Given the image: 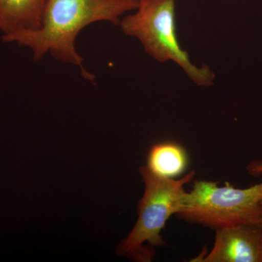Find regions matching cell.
<instances>
[{"mask_svg": "<svg viewBox=\"0 0 262 262\" xmlns=\"http://www.w3.org/2000/svg\"><path fill=\"white\" fill-rule=\"evenodd\" d=\"M187 162L184 148L175 143L162 142L150 148L146 166L159 177L176 179L186 170Z\"/></svg>", "mask_w": 262, "mask_h": 262, "instance_id": "obj_7", "label": "cell"}, {"mask_svg": "<svg viewBox=\"0 0 262 262\" xmlns=\"http://www.w3.org/2000/svg\"><path fill=\"white\" fill-rule=\"evenodd\" d=\"M203 262H262V226L244 225L215 230L214 244Z\"/></svg>", "mask_w": 262, "mask_h": 262, "instance_id": "obj_5", "label": "cell"}, {"mask_svg": "<svg viewBox=\"0 0 262 262\" xmlns=\"http://www.w3.org/2000/svg\"><path fill=\"white\" fill-rule=\"evenodd\" d=\"M247 169L248 173L253 177H260L262 175V161L261 160H256L248 165Z\"/></svg>", "mask_w": 262, "mask_h": 262, "instance_id": "obj_8", "label": "cell"}, {"mask_svg": "<svg viewBox=\"0 0 262 262\" xmlns=\"http://www.w3.org/2000/svg\"><path fill=\"white\" fill-rule=\"evenodd\" d=\"M262 226V225H261Z\"/></svg>", "mask_w": 262, "mask_h": 262, "instance_id": "obj_10", "label": "cell"}, {"mask_svg": "<svg viewBox=\"0 0 262 262\" xmlns=\"http://www.w3.org/2000/svg\"><path fill=\"white\" fill-rule=\"evenodd\" d=\"M136 10L120 21L122 32L137 38L156 61L177 63L194 83L201 86L213 84L215 75L210 67L193 64L187 52L179 46L175 0H139Z\"/></svg>", "mask_w": 262, "mask_h": 262, "instance_id": "obj_4", "label": "cell"}, {"mask_svg": "<svg viewBox=\"0 0 262 262\" xmlns=\"http://www.w3.org/2000/svg\"><path fill=\"white\" fill-rule=\"evenodd\" d=\"M261 203H262V201H261Z\"/></svg>", "mask_w": 262, "mask_h": 262, "instance_id": "obj_9", "label": "cell"}, {"mask_svg": "<svg viewBox=\"0 0 262 262\" xmlns=\"http://www.w3.org/2000/svg\"><path fill=\"white\" fill-rule=\"evenodd\" d=\"M46 0H0L2 36L40 27Z\"/></svg>", "mask_w": 262, "mask_h": 262, "instance_id": "obj_6", "label": "cell"}, {"mask_svg": "<svg viewBox=\"0 0 262 262\" xmlns=\"http://www.w3.org/2000/svg\"><path fill=\"white\" fill-rule=\"evenodd\" d=\"M139 171L145 189L139 202L138 218L135 227L117 248L118 254L127 256L139 261H150L155 252L146 248L166 246L161 232L167 221L182 208L186 191L184 185L192 180L194 170L182 179H168L153 173L147 166H141ZM154 250V249H153Z\"/></svg>", "mask_w": 262, "mask_h": 262, "instance_id": "obj_2", "label": "cell"}, {"mask_svg": "<svg viewBox=\"0 0 262 262\" xmlns=\"http://www.w3.org/2000/svg\"><path fill=\"white\" fill-rule=\"evenodd\" d=\"M262 182L246 189L211 181L196 180L186 192L179 220L217 230L244 225H262Z\"/></svg>", "mask_w": 262, "mask_h": 262, "instance_id": "obj_3", "label": "cell"}, {"mask_svg": "<svg viewBox=\"0 0 262 262\" xmlns=\"http://www.w3.org/2000/svg\"><path fill=\"white\" fill-rule=\"evenodd\" d=\"M139 5V0H46L39 28L18 31L2 39L29 48L35 61L50 53L57 61L78 67L84 78L93 81L94 75L84 68L83 58L76 49L77 36L95 22L120 25L122 15Z\"/></svg>", "mask_w": 262, "mask_h": 262, "instance_id": "obj_1", "label": "cell"}]
</instances>
